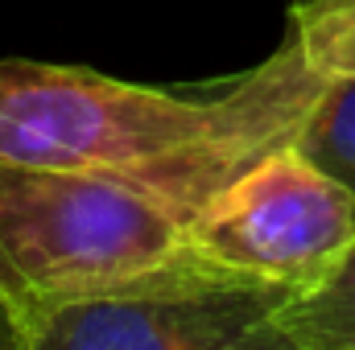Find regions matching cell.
I'll use <instances>...</instances> for the list:
<instances>
[{
	"label": "cell",
	"instance_id": "1",
	"mask_svg": "<svg viewBox=\"0 0 355 350\" xmlns=\"http://www.w3.org/2000/svg\"><path fill=\"white\" fill-rule=\"evenodd\" d=\"M327 79L285 42L211 95L124 83L87 66L0 58V165L178 169L232 181L293 145Z\"/></svg>",
	"mask_w": 355,
	"mask_h": 350
},
{
	"label": "cell",
	"instance_id": "2",
	"mask_svg": "<svg viewBox=\"0 0 355 350\" xmlns=\"http://www.w3.org/2000/svg\"><path fill=\"white\" fill-rule=\"evenodd\" d=\"M223 185L178 169L0 165V293L29 326L50 305L174 260Z\"/></svg>",
	"mask_w": 355,
	"mask_h": 350
},
{
	"label": "cell",
	"instance_id": "3",
	"mask_svg": "<svg viewBox=\"0 0 355 350\" xmlns=\"http://www.w3.org/2000/svg\"><path fill=\"white\" fill-rule=\"evenodd\" d=\"M293 297L198 260H174L29 317V350H285L277 313Z\"/></svg>",
	"mask_w": 355,
	"mask_h": 350
},
{
	"label": "cell",
	"instance_id": "4",
	"mask_svg": "<svg viewBox=\"0 0 355 350\" xmlns=\"http://www.w3.org/2000/svg\"><path fill=\"white\" fill-rule=\"evenodd\" d=\"M355 243V194L314 157L281 145L236 174L190 223L186 248L289 297L327 284Z\"/></svg>",
	"mask_w": 355,
	"mask_h": 350
},
{
	"label": "cell",
	"instance_id": "5",
	"mask_svg": "<svg viewBox=\"0 0 355 350\" xmlns=\"http://www.w3.org/2000/svg\"><path fill=\"white\" fill-rule=\"evenodd\" d=\"M285 350H355V243L339 272L277 313Z\"/></svg>",
	"mask_w": 355,
	"mask_h": 350
},
{
	"label": "cell",
	"instance_id": "6",
	"mask_svg": "<svg viewBox=\"0 0 355 350\" xmlns=\"http://www.w3.org/2000/svg\"><path fill=\"white\" fill-rule=\"evenodd\" d=\"M289 37L322 79H355V0H289Z\"/></svg>",
	"mask_w": 355,
	"mask_h": 350
},
{
	"label": "cell",
	"instance_id": "7",
	"mask_svg": "<svg viewBox=\"0 0 355 350\" xmlns=\"http://www.w3.org/2000/svg\"><path fill=\"white\" fill-rule=\"evenodd\" d=\"M297 149L355 194V79H327L297 132Z\"/></svg>",
	"mask_w": 355,
	"mask_h": 350
},
{
	"label": "cell",
	"instance_id": "8",
	"mask_svg": "<svg viewBox=\"0 0 355 350\" xmlns=\"http://www.w3.org/2000/svg\"><path fill=\"white\" fill-rule=\"evenodd\" d=\"M0 350H29L25 326H21V317H17V309L8 305L4 293H0Z\"/></svg>",
	"mask_w": 355,
	"mask_h": 350
}]
</instances>
